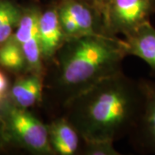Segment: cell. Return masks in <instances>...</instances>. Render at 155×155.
I'll use <instances>...</instances> for the list:
<instances>
[{
  "mask_svg": "<svg viewBox=\"0 0 155 155\" xmlns=\"http://www.w3.org/2000/svg\"><path fill=\"white\" fill-rule=\"evenodd\" d=\"M143 103L140 80L123 71L106 78L66 105L64 117L83 140L116 142L132 131Z\"/></svg>",
  "mask_w": 155,
  "mask_h": 155,
  "instance_id": "obj_1",
  "label": "cell"
},
{
  "mask_svg": "<svg viewBox=\"0 0 155 155\" xmlns=\"http://www.w3.org/2000/svg\"><path fill=\"white\" fill-rule=\"evenodd\" d=\"M123 39L91 35L67 39L46 70V86L61 106L106 78L122 71L127 57Z\"/></svg>",
  "mask_w": 155,
  "mask_h": 155,
  "instance_id": "obj_2",
  "label": "cell"
},
{
  "mask_svg": "<svg viewBox=\"0 0 155 155\" xmlns=\"http://www.w3.org/2000/svg\"><path fill=\"white\" fill-rule=\"evenodd\" d=\"M0 120L8 144H15L29 153L54 155L48 126L28 110L7 99L0 103Z\"/></svg>",
  "mask_w": 155,
  "mask_h": 155,
  "instance_id": "obj_3",
  "label": "cell"
},
{
  "mask_svg": "<svg viewBox=\"0 0 155 155\" xmlns=\"http://www.w3.org/2000/svg\"><path fill=\"white\" fill-rule=\"evenodd\" d=\"M103 33L123 36L150 22L155 14V0H106L97 10Z\"/></svg>",
  "mask_w": 155,
  "mask_h": 155,
  "instance_id": "obj_4",
  "label": "cell"
},
{
  "mask_svg": "<svg viewBox=\"0 0 155 155\" xmlns=\"http://www.w3.org/2000/svg\"><path fill=\"white\" fill-rule=\"evenodd\" d=\"M41 12L37 6L22 7L20 21L12 36L22 48L28 72L45 77L46 67L41 57L39 35Z\"/></svg>",
  "mask_w": 155,
  "mask_h": 155,
  "instance_id": "obj_5",
  "label": "cell"
},
{
  "mask_svg": "<svg viewBox=\"0 0 155 155\" xmlns=\"http://www.w3.org/2000/svg\"><path fill=\"white\" fill-rule=\"evenodd\" d=\"M139 80L143 92V103L138 120L128 138L137 153L155 154V80Z\"/></svg>",
  "mask_w": 155,
  "mask_h": 155,
  "instance_id": "obj_6",
  "label": "cell"
},
{
  "mask_svg": "<svg viewBox=\"0 0 155 155\" xmlns=\"http://www.w3.org/2000/svg\"><path fill=\"white\" fill-rule=\"evenodd\" d=\"M39 35L41 57L46 67L52 62L56 53L67 40L61 26L57 6H52L41 12Z\"/></svg>",
  "mask_w": 155,
  "mask_h": 155,
  "instance_id": "obj_7",
  "label": "cell"
},
{
  "mask_svg": "<svg viewBox=\"0 0 155 155\" xmlns=\"http://www.w3.org/2000/svg\"><path fill=\"white\" fill-rule=\"evenodd\" d=\"M44 97V76L25 72L18 78L9 91L7 99L14 105L29 110L40 104Z\"/></svg>",
  "mask_w": 155,
  "mask_h": 155,
  "instance_id": "obj_8",
  "label": "cell"
},
{
  "mask_svg": "<svg viewBox=\"0 0 155 155\" xmlns=\"http://www.w3.org/2000/svg\"><path fill=\"white\" fill-rule=\"evenodd\" d=\"M123 41L127 55L144 61L155 75V27L151 22L123 36Z\"/></svg>",
  "mask_w": 155,
  "mask_h": 155,
  "instance_id": "obj_9",
  "label": "cell"
},
{
  "mask_svg": "<svg viewBox=\"0 0 155 155\" xmlns=\"http://www.w3.org/2000/svg\"><path fill=\"white\" fill-rule=\"evenodd\" d=\"M48 126V140L54 154L75 155L81 148L79 134L64 116L54 119Z\"/></svg>",
  "mask_w": 155,
  "mask_h": 155,
  "instance_id": "obj_10",
  "label": "cell"
},
{
  "mask_svg": "<svg viewBox=\"0 0 155 155\" xmlns=\"http://www.w3.org/2000/svg\"><path fill=\"white\" fill-rule=\"evenodd\" d=\"M60 5L65 8L76 22L81 35H104L97 11L81 0H61Z\"/></svg>",
  "mask_w": 155,
  "mask_h": 155,
  "instance_id": "obj_11",
  "label": "cell"
},
{
  "mask_svg": "<svg viewBox=\"0 0 155 155\" xmlns=\"http://www.w3.org/2000/svg\"><path fill=\"white\" fill-rule=\"evenodd\" d=\"M0 67L17 75L28 72L22 48L13 36L0 45Z\"/></svg>",
  "mask_w": 155,
  "mask_h": 155,
  "instance_id": "obj_12",
  "label": "cell"
},
{
  "mask_svg": "<svg viewBox=\"0 0 155 155\" xmlns=\"http://www.w3.org/2000/svg\"><path fill=\"white\" fill-rule=\"evenodd\" d=\"M22 7L11 0H0V45L11 38L17 28Z\"/></svg>",
  "mask_w": 155,
  "mask_h": 155,
  "instance_id": "obj_13",
  "label": "cell"
},
{
  "mask_svg": "<svg viewBox=\"0 0 155 155\" xmlns=\"http://www.w3.org/2000/svg\"><path fill=\"white\" fill-rule=\"evenodd\" d=\"M79 153L84 155H120L114 147V142L109 140H83Z\"/></svg>",
  "mask_w": 155,
  "mask_h": 155,
  "instance_id": "obj_14",
  "label": "cell"
},
{
  "mask_svg": "<svg viewBox=\"0 0 155 155\" xmlns=\"http://www.w3.org/2000/svg\"><path fill=\"white\" fill-rule=\"evenodd\" d=\"M57 9H58V15H59L61 26L65 34L66 38L70 39L82 36L76 22H74V20L67 12V10L60 5L57 6Z\"/></svg>",
  "mask_w": 155,
  "mask_h": 155,
  "instance_id": "obj_15",
  "label": "cell"
},
{
  "mask_svg": "<svg viewBox=\"0 0 155 155\" xmlns=\"http://www.w3.org/2000/svg\"><path fill=\"white\" fill-rule=\"evenodd\" d=\"M10 88L11 85L8 77L4 71L0 69V103L8 97Z\"/></svg>",
  "mask_w": 155,
  "mask_h": 155,
  "instance_id": "obj_16",
  "label": "cell"
},
{
  "mask_svg": "<svg viewBox=\"0 0 155 155\" xmlns=\"http://www.w3.org/2000/svg\"><path fill=\"white\" fill-rule=\"evenodd\" d=\"M81 1H83L91 6H92L95 10L97 11V10L99 9L101 5L105 2L106 0H81Z\"/></svg>",
  "mask_w": 155,
  "mask_h": 155,
  "instance_id": "obj_17",
  "label": "cell"
},
{
  "mask_svg": "<svg viewBox=\"0 0 155 155\" xmlns=\"http://www.w3.org/2000/svg\"><path fill=\"white\" fill-rule=\"evenodd\" d=\"M5 145H8V142H7L5 136V133H4V130H3V126H2V122H1V120H0V147H3Z\"/></svg>",
  "mask_w": 155,
  "mask_h": 155,
  "instance_id": "obj_18",
  "label": "cell"
}]
</instances>
